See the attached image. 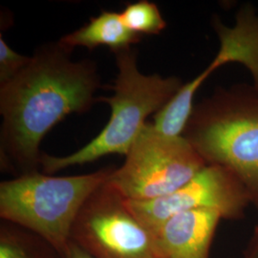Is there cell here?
<instances>
[{
	"mask_svg": "<svg viewBox=\"0 0 258 258\" xmlns=\"http://www.w3.org/2000/svg\"><path fill=\"white\" fill-rule=\"evenodd\" d=\"M71 54L58 41L43 44L19 74L0 84V161L5 170L19 175L37 171L47 133L68 115L87 112L98 102L97 65L73 61Z\"/></svg>",
	"mask_w": 258,
	"mask_h": 258,
	"instance_id": "cell-1",
	"label": "cell"
},
{
	"mask_svg": "<svg viewBox=\"0 0 258 258\" xmlns=\"http://www.w3.org/2000/svg\"><path fill=\"white\" fill-rule=\"evenodd\" d=\"M183 136L207 165L230 170L258 208V89L253 84L217 87L194 105Z\"/></svg>",
	"mask_w": 258,
	"mask_h": 258,
	"instance_id": "cell-2",
	"label": "cell"
},
{
	"mask_svg": "<svg viewBox=\"0 0 258 258\" xmlns=\"http://www.w3.org/2000/svg\"><path fill=\"white\" fill-rule=\"evenodd\" d=\"M118 75L112 97L97 99L111 108L110 119L100 134L85 147L63 157L42 153L40 165L52 174L67 167L82 166L110 154L126 156L152 113L161 110L183 86L177 77L144 75L139 71L137 54L132 49L114 53Z\"/></svg>",
	"mask_w": 258,
	"mask_h": 258,
	"instance_id": "cell-3",
	"label": "cell"
},
{
	"mask_svg": "<svg viewBox=\"0 0 258 258\" xmlns=\"http://www.w3.org/2000/svg\"><path fill=\"white\" fill-rule=\"evenodd\" d=\"M114 168L89 174L47 175L38 170L0 184V216L47 242L62 258L83 205L105 184Z\"/></svg>",
	"mask_w": 258,
	"mask_h": 258,
	"instance_id": "cell-4",
	"label": "cell"
},
{
	"mask_svg": "<svg viewBox=\"0 0 258 258\" xmlns=\"http://www.w3.org/2000/svg\"><path fill=\"white\" fill-rule=\"evenodd\" d=\"M206 166L184 136H166L147 122L107 183L126 200L148 201L174 192Z\"/></svg>",
	"mask_w": 258,
	"mask_h": 258,
	"instance_id": "cell-5",
	"label": "cell"
},
{
	"mask_svg": "<svg viewBox=\"0 0 258 258\" xmlns=\"http://www.w3.org/2000/svg\"><path fill=\"white\" fill-rule=\"evenodd\" d=\"M71 241L93 258H157L152 232L107 182L83 205Z\"/></svg>",
	"mask_w": 258,
	"mask_h": 258,
	"instance_id": "cell-6",
	"label": "cell"
},
{
	"mask_svg": "<svg viewBox=\"0 0 258 258\" xmlns=\"http://www.w3.org/2000/svg\"><path fill=\"white\" fill-rule=\"evenodd\" d=\"M130 211L149 231L178 213L209 210L223 220H240L251 205L239 180L225 167L207 165L174 192L148 201L127 200Z\"/></svg>",
	"mask_w": 258,
	"mask_h": 258,
	"instance_id": "cell-7",
	"label": "cell"
},
{
	"mask_svg": "<svg viewBox=\"0 0 258 258\" xmlns=\"http://www.w3.org/2000/svg\"><path fill=\"white\" fill-rule=\"evenodd\" d=\"M223 220L218 212L197 210L178 213L152 232L157 258H209Z\"/></svg>",
	"mask_w": 258,
	"mask_h": 258,
	"instance_id": "cell-8",
	"label": "cell"
},
{
	"mask_svg": "<svg viewBox=\"0 0 258 258\" xmlns=\"http://www.w3.org/2000/svg\"><path fill=\"white\" fill-rule=\"evenodd\" d=\"M212 24L220 47L213 60L201 73L208 79L224 65L238 62L249 70L253 85L258 89L257 12L248 4L238 11L233 26H226L219 19H213Z\"/></svg>",
	"mask_w": 258,
	"mask_h": 258,
	"instance_id": "cell-9",
	"label": "cell"
},
{
	"mask_svg": "<svg viewBox=\"0 0 258 258\" xmlns=\"http://www.w3.org/2000/svg\"><path fill=\"white\" fill-rule=\"evenodd\" d=\"M142 37L131 32L120 19V14L103 11L98 17L74 32L65 35L58 42L73 51L75 47L83 46L93 50L99 46L109 47L113 53L131 48Z\"/></svg>",
	"mask_w": 258,
	"mask_h": 258,
	"instance_id": "cell-10",
	"label": "cell"
},
{
	"mask_svg": "<svg viewBox=\"0 0 258 258\" xmlns=\"http://www.w3.org/2000/svg\"><path fill=\"white\" fill-rule=\"evenodd\" d=\"M202 84L197 77L184 83L172 99L155 114L153 126L169 137L183 136L194 111V96Z\"/></svg>",
	"mask_w": 258,
	"mask_h": 258,
	"instance_id": "cell-11",
	"label": "cell"
},
{
	"mask_svg": "<svg viewBox=\"0 0 258 258\" xmlns=\"http://www.w3.org/2000/svg\"><path fill=\"white\" fill-rule=\"evenodd\" d=\"M37 234L19 226L2 225L0 230V258H52L55 251Z\"/></svg>",
	"mask_w": 258,
	"mask_h": 258,
	"instance_id": "cell-12",
	"label": "cell"
},
{
	"mask_svg": "<svg viewBox=\"0 0 258 258\" xmlns=\"http://www.w3.org/2000/svg\"><path fill=\"white\" fill-rule=\"evenodd\" d=\"M120 15L123 24L141 37L158 35L166 28V20L158 6L148 0L129 4Z\"/></svg>",
	"mask_w": 258,
	"mask_h": 258,
	"instance_id": "cell-13",
	"label": "cell"
},
{
	"mask_svg": "<svg viewBox=\"0 0 258 258\" xmlns=\"http://www.w3.org/2000/svg\"><path fill=\"white\" fill-rule=\"evenodd\" d=\"M31 56L20 55L0 35V84L7 83L29 63Z\"/></svg>",
	"mask_w": 258,
	"mask_h": 258,
	"instance_id": "cell-14",
	"label": "cell"
},
{
	"mask_svg": "<svg viewBox=\"0 0 258 258\" xmlns=\"http://www.w3.org/2000/svg\"><path fill=\"white\" fill-rule=\"evenodd\" d=\"M243 258H258V223L243 252Z\"/></svg>",
	"mask_w": 258,
	"mask_h": 258,
	"instance_id": "cell-15",
	"label": "cell"
},
{
	"mask_svg": "<svg viewBox=\"0 0 258 258\" xmlns=\"http://www.w3.org/2000/svg\"><path fill=\"white\" fill-rule=\"evenodd\" d=\"M64 258H93L71 241Z\"/></svg>",
	"mask_w": 258,
	"mask_h": 258,
	"instance_id": "cell-16",
	"label": "cell"
}]
</instances>
